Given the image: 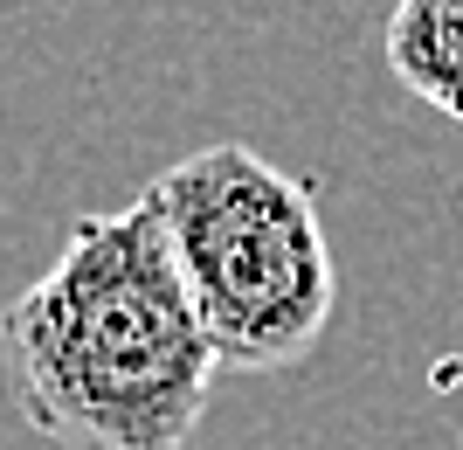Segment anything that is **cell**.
<instances>
[{
    "mask_svg": "<svg viewBox=\"0 0 463 450\" xmlns=\"http://www.w3.org/2000/svg\"><path fill=\"white\" fill-rule=\"evenodd\" d=\"M222 368H290L339 298L318 201L256 146H201L146 187Z\"/></svg>",
    "mask_w": 463,
    "mask_h": 450,
    "instance_id": "7a4b0ae2",
    "label": "cell"
},
{
    "mask_svg": "<svg viewBox=\"0 0 463 450\" xmlns=\"http://www.w3.org/2000/svg\"><path fill=\"white\" fill-rule=\"evenodd\" d=\"M387 70L422 104L463 118V0H394Z\"/></svg>",
    "mask_w": 463,
    "mask_h": 450,
    "instance_id": "3957f363",
    "label": "cell"
},
{
    "mask_svg": "<svg viewBox=\"0 0 463 450\" xmlns=\"http://www.w3.org/2000/svg\"><path fill=\"white\" fill-rule=\"evenodd\" d=\"M0 353L21 416L70 450H180L222 368L153 195L62 235L0 319Z\"/></svg>",
    "mask_w": 463,
    "mask_h": 450,
    "instance_id": "6da1fadb",
    "label": "cell"
}]
</instances>
